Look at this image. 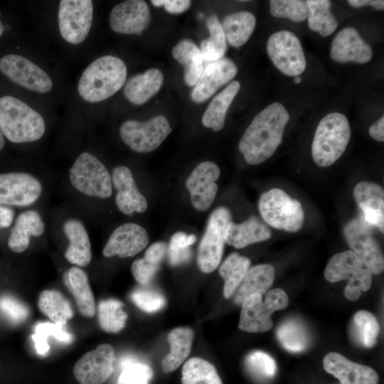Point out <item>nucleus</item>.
Returning a JSON list of instances; mask_svg holds the SVG:
<instances>
[{"instance_id":"1","label":"nucleus","mask_w":384,"mask_h":384,"mask_svg":"<svg viewBox=\"0 0 384 384\" xmlns=\"http://www.w3.org/2000/svg\"><path fill=\"white\" fill-rule=\"evenodd\" d=\"M289 119L288 112L279 102L270 104L254 117L238 146L248 164H260L273 155L282 142Z\"/></svg>"},{"instance_id":"2","label":"nucleus","mask_w":384,"mask_h":384,"mask_svg":"<svg viewBox=\"0 0 384 384\" xmlns=\"http://www.w3.org/2000/svg\"><path fill=\"white\" fill-rule=\"evenodd\" d=\"M127 76V68L121 58L100 56L82 71L77 85L78 95L88 103L104 101L124 86Z\"/></svg>"},{"instance_id":"3","label":"nucleus","mask_w":384,"mask_h":384,"mask_svg":"<svg viewBox=\"0 0 384 384\" xmlns=\"http://www.w3.org/2000/svg\"><path fill=\"white\" fill-rule=\"evenodd\" d=\"M0 126L5 139L14 144L37 142L46 130L43 116L21 99L11 95L0 97Z\"/></svg>"},{"instance_id":"4","label":"nucleus","mask_w":384,"mask_h":384,"mask_svg":"<svg viewBox=\"0 0 384 384\" xmlns=\"http://www.w3.org/2000/svg\"><path fill=\"white\" fill-rule=\"evenodd\" d=\"M351 138V128L346 117L331 112L319 122L312 142L311 155L319 166L327 167L343 154Z\"/></svg>"},{"instance_id":"5","label":"nucleus","mask_w":384,"mask_h":384,"mask_svg":"<svg viewBox=\"0 0 384 384\" xmlns=\"http://www.w3.org/2000/svg\"><path fill=\"white\" fill-rule=\"evenodd\" d=\"M68 181L74 191L87 198L107 199L112 195L111 174L90 151H82L75 157L68 171Z\"/></svg>"},{"instance_id":"6","label":"nucleus","mask_w":384,"mask_h":384,"mask_svg":"<svg viewBox=\"0 0 384 384\" xmlns=\"http://www.w3.org/2000/svg\"><path fill=\"white\" fill-rule=\"evenodd\" d=\"M324 275L331 283L348 279L344 295L349 301L357 300L361 292L368 291L372 284V273L364 267L363 262L351 250L332 256L326 265Z\"/></svg>"},{"instance_id":"7","label":"nucleus","mask_w":384,"mask_h":384,"mask_svg":"<svg viewBox=\"0 0 384 384\" xmlns=\"http://www.w3.org/2000/svg\"><path fill=\"white\" fill-rule=\"evenodd\" d=\"M258 206L263 220L274 228L295 233L302 227L304 213L301 203L280 188L263 193Z\"/></svg>"},{"instance_id":"8","label":"nucleus","mask_w":384,"mask_h":384,"mask_svg":"<svg viewBox=\"0 0 384 384\" xmlns=\"http://www.w3.org/2000/svg\"><path fill=\"white\" fill-rule=\"evenodd\" d=\"M238 327L250 333L265 332L272 327L271 315L276 311L285 309L289 297L282 289H274L267 292L265 300L259 294L247 297L242 302Z\"/></svg>"},{"instance_id":"9","label":"nucleus","mask_w":384,"mask_h":384,"mask_svg":"<svg viewBox=\"0 0 384 384\" xmlns=\"http://www.w3.org/2000/svg\"><path fill=\"white\" fill-rule=\"evenodd\" d=\"M171 131L169 121L163 115L156 116L146 122L128 119L122 122L119 129L122 141L138 153L155 150Z\"/></svg>"},{"instance_id":"10","label":"nucleus","mask_w":384,"mask_h":384,"mask_svg":"<svg viewBox=\"0 0 384 384\" xmlns=\"http://www.w3.org/2000/svg\"><path fill=\"white\" fill-rule=\"evenodd\" d=\"M230 221V212L225 207H219L210 214L197 255V263L201 272L210 273L219 266L225 243L226 228Z\"/></svg>"},{"instance_id":"11","label":"nucleus","mask_w":384,"mask_h":384,"mask_svg":"<svg viewBox=\"0 0 384 384\" xmlns=\"http://www.w3.org/2000/svg\"><path fill=\"white\" fill-rule=\"evenodd\" d=\"M0 73L16 85L33 92L47 93L53 87L51 76L21 55L6 54L0 58Z\"/></svg>"},{"instance_id":"12","label":"nucleus","mask_w":384,"mask_h":384,"mask_svg":"<svg viewBox=\"0 0 384 384\" xmlns=\"http://www.w3.org/2000/svg\"><path fill=\"white\" fill-rule=\"evenodd\" d=\"M93 12L92 1H60L58 9V25L62 38L71 45L82 43L91 29Z\"/></svg>"},{"instance_id":"13","label":"nucleus","mask_w":384,"mask_h":384,"mask_svg":"<svg viewBox=\"0 0 384 384\" xmlns=\"http://www.w3.org/2000/svg\"><path fill=\"white\" fill-rule=\"evenodd\" d=\"M44 191L41 180L34 174L14 171L0 174V206L30 207Z\"/></svg>"},{"instance_id":"14","label":"nucleus","mask_w":384,"mask_h":384,"mask_svg":"<svg viewBox=\"0 0 384 384\" xmlns=\"http://www.w3.org/2000/svg\"><path fill=\"white\" fill-rule=\"evenodd\" d=\"M268 56L275 67L288 76H299L306 65L299 39L292 32L279 31L270 36L267 42Z\"/></svg>"},{"instance_id":"15","label":"nucleus","mask_w":384,"mask_h":384,"mask_svg":"<svg viewBox=\"0 0 384 384\" xmlns=\"http://www.w3.org/2000/svg\"><path fill=\"white\" fill-rule=\"evenodd\" d=\"M348 245L372 274H378L384 270V258L378 241L361 218L348 221L343 228Z\"/></svg>"},{"instance_id":"16","label":"nucleus","mask_w":384,"mask_h":384,"mask_svg":"<svg viewBox=\"0 0 384 384\" xmlns=\"http://www.w3.org/2000/svg\"><path fill=\"white\" fill-rule=\"evenodd\" d=\"M114 350L110 344L99 345L75 364L73 374L80 384H103L112 374Z\"/></svg>"},{"instance_id":"17","label":"nucleus","mask_w":384,"mask_h":384,"mask_svg":"<svg viewBox=\"0 0 384 384\" xmlns=\"http://www.w3.org/2000/svg\"><path fill=\"white\" fill-rule=\"evenodd\" d=\"M220 171L213 161L199 164L188 176L186 187L188 189L191 204L199 211L207 210L213 203L217 192Z\"/></svg>"},{"instance_id":"18","label":"nucleus","mask_w":384,"mask_h":384,"mask_svg":"<svg viewBox=\"0 0 384 384\" xmlns=\"http://www.w3.org/2000/svg\"><path fill=\"white\" fill-rule=\"evenodd\" d=\"M151 13L143 0H127L115 5L110 14V26L117 33L141 35L149 26Z\"/></svg>"},{"instance_id":"19","label":"nucleus","mask_w":384,"mask_h":384,"mask_svg":"<svg viewBox=\"0 0 384 384\" xmlns=\"http://www.w3.org/2000/svg\"><path fill=\"white\" fill-rule=\"evenodd\" d=\"M149 242V235L142 225L126 223L115 228L110 235L103 250L106 257H130L143 250Z\"/></svg>"},{"instance_id":"20","label":"nucleus","mask_w":384,"mask_h":384,"mask_svg":"<svg viewBox=\"0 0 384 384\" xmlns=\"http://www.w3.org/2000/svg\"><path fill=\"white\" fill-rule=\"evenodd\" d=\"M111 177L119 210L129 215L144 213L147 208V201L139 191L131 169L124 165L117 166L113 169Z\"/></svg>"},{"instance_id":"21","label":"nucleus","mask_w":384,"mask_h":384,"mask_svg":"<svg viewBox=\"0 0 384 384\" xmlns=\"http://www.w3.org/2000/svg\"><path fill=\"white\" fill-rule=\"evenodd\" d=\"M61 230L68 241L64 252L65 260L79 267L89 265L92 256V246L83 221L75 216L67 217L62 222Z\"/></svg>"},{"instance_id":"22","label":"nucleus","mask_w":384,"mask_h":384,"mask_svg":"<svg viewBox=\"0 0 384 384\" xmlns=\"http://www.w3.org/2000/svg\"><path fill=\"white\" fill-rule=\"evenodd\" d=\"M238 68L227 58L210 62L193 89L191 97L193 102L201 103L210 97L220 87L229 82L236 75Z\"/></svg>"},{"instance_id":"23","label":"nucleus","mask_w":384,"mask_h":384,"mask_svg":"<svg viewBox=\"0 0 384 384\" xmlns=\"http://www.w3.org/2000/svg\"><path fill=\"white\" fill-rule=\"evenodd\" d=\"M324 370L341 384H378L379 376L372 368L353 362L336 352L327 353L323 359Z\"/></svg>"},{"instance_id":"24","label":"nucleus","mask_w":384,"mask_h":384,"mask_svg":"<svg viewBox=\"0 0 384 384\" xmlns=\"http://www.w3.org/2000/svg\"><path fill=\"white\" fill-rule=\"evenodd\" d=\"M354 199L362 212V220L369 227L384 230V190L378 183L363 181L353 189Z\"/></svg>"},{"instance_id":"25","label":"nucleus","mask_w":384,"mask_h":384,"mask_svg":"<svg viewBox=\"0 0 384 384\" xmlns=\"http://www.w3.org/2000/svg\"><path fill=\"white\" fill-rule=\"evenodd\" d=\"M331 58L341 63L364 64L372 58L371 47L353 27H346L334 37L331 45Z\"/></svg>"},{"instance_id":"26","label":"nucleus","mask_w":384,"mask_h":384,"mask_svg":"<svg viewBox=\"0 0 384 384\" xmlns=\"http://www.w3.org/2000/svg\"><path fill=\"white\" fill-rule=\"evenodd\" d=\"M46 224L41 213L36 209H26L18 214L7 239L9 248L16 253L25 252L32 238L43 235Z\"/></svg>"},{"instance_id":"27","label":"nucleus","mask_w":384,"mask_h":384,"mask_svg":"<svg viewBox=\"0 0 384 384\" xmlns=\"http://www.w3.org/2000/svg\"><path fill=\"white\" fill-rule=\"evenodd\" d=\"M163 81V73L157 68L134 75L123 86L124 97L133 105H143L159 92Z\"/></svg>"},{"instance_id":"28","label":"nucleus","mask_w":384,"mask_h":384,"mask_svg":"<svg viewBox=\"0 0 384 384\" xmlns=\"http://www.w3.org/2000/svg\"><path fill=\"white\" fill-rule=\"evenodd\" d=\"M270 229L257 217L252 216L241 223L229 222L225 230V242L237 249L269 240Z\"/></svg>"},{"instance_id":"29","label":"nucleus","mask_w":384,"mask_h":384,"mask_svg":"<svg viewBox=\"0 0 384 384\" xmlns=\"http://www.w3.org/2000/svg\"><path fill=\"white\" fill-rule=\"evenodd\" d=\"M274 279V268L270 264H261L249 269L233 294V301L241 304L253 294L262 296L272 286Z\"/></svg>"},{"instance_id":"30","label":"nucleus","mask_w":384,"mask_h":384,"mask_svg":"<svg viewBox=\"0 0 384 384\" xmlns=\"http://www.w3.org/2000/svg\"><path fill=\"white\" fill-rule=\"evenodd\" d=\"M66 285L72 293L80 314L92 318L96 312L95 302L87 273L77 266L66 273Z\"/></svg>"},{"instance_id":"31","label":"nucleus","mask_w":384,"mask_h":384,"mask_svg":"<svg viewBox=\"0 0 384 384\" xmlns=\"http://www.w3.org/2000/svg\"><path fill=\"white\" fill-rule=\"evenodd\" d=\"M172 56L184 67V81L188 86H195L204 66L200 48L190 39H183L172 49Z\"/></svg>"},{"instance_id":"32","label":"nucleus","mask_w":384,"mask_h":384,"mask_svg":"<svg viewBox=\"0 0 384 384\" xmlns=\"http://www.w3.org/2000/svg\"><path fill=\"white\" fill-rule=\"evenodd\" d=\"M193 337V331L188 327H178L170 331L167 336L170 351L161 361L164 372L171 373L183 363L191 352Z\"/></svg>"},{"instance_id":"33","label":"nucleus","mask_w":384,"mask_h":384,"mask_svg":"<svg viewBox=\"0 0 384 384\" xmlns=\"http://www.w3.org/2000/svg\"><path fill=\"white\" fill-rule=\"evenodd\" d=\"M240 88V82L234 80L211 100L202 117L203 126L211 128L214 132L223 128L228 109Z\"/></svg>"},{"instance_id":"34","label":"nucleus","mask_w":384,"mask_h":384,"mask_svg":"<svg viewBox=\"0 0 384 384\" xmlns=\"http://www.w3.org/2000/svg\"><path fill=\"white\" fill-rule=\"evenodd\" d=\"M221 25L226 41L238 48L250 38L255 28L256 18L252 13L242 11L226 16Z\"/></svg>"},{"instance_id":"35","label":"nucleus","mask_w":384,"mask_h":384,"mask_svg":"<svg viewBox=\"0 0 384 384\" xmlns=\"http://www.w3.org/2000/svg\"><path fill=\"white\" fill-rule=\"evenodd\" d=\"M38 306L40 311L56 324L65 326L73 316L70 302L56 290L42 291L38 297Z\"/></svg>"},{"instance_id":"36","label":"nucleus","mask_w":384,"mask_h":384,"mask_svg":"<svg viewBox=\"0 0 384 384\" xmlns=\"http://www.w3.org/2000/svg\"><path fill=\"white\" fill-rule=\"evenodd\" d=\"M166 245L156 242L149 246L142 259L135 260L131 267L132 275L139 284H149L156 273L166 252Z\"/></svg>"},{"instance_id":"37","label":"nucleus","mask_w":384,"mask_h":384,"mask_svg":"<svg viewBox=\"0 0 384 384\" xmlns=\"http://www.w3.org/2000/svg\"><path fill=\"white\" fill-rule=\"evenodd\" d=\"M250 268V259L237 252L231 253L222 263L219 274L224 281L223 293L226 299L233 295Z\"/></svg>"},{"instance_id":"38","label":"nucleus","mask_w":384,"mask_h":384,"mask_svg":"<svg viewBox=\"0 0 384 384\" xmlns=\"http://www.w3.org/2000/svg\"><path fill=\"white\" fill-rule=\"evenodd\" d=\"M308 25L311 30L322 36L332 34L338 26L334 15L331 11V1L328 0H307Z\"/></svg>"},{"instance_id":"39","label":"nucleus","mask_w":384,"mask_h":384,"mask_svg":"<svg viewBox=\"0 0 384 384\" xmlns=\"http://www.w3.org/2000/svg\"><path fill=\"white\" fill-rule=\"evenodd\" d=\"M50 337L64 344H69L73 340V335L65 328V326L48 321L38 322L34 326L31 338L38 355L42 356L48 355L50 351L48 341Z\"/></svg>"},{"instance_id":"40","label":"nucleus","mask_w":384,"mask_h":384,"mask_svg":"<svg viewBox=\"0 0 384 384\" xmlns=\"http://www.w3.org/2000/svg\"><path fill=\"white\" fill-rule=\"evenodd\" d=\"M181 372L182 384H223L215 367L198 357L188 359Z\"/></svg>"},{"instance_id":"41","label":"nucleus","mask_w":384,"mask_h":384,"mask_svg":"<svg viewBox=\"0 0 384 384\" xmlns=\"http://www.w3.org/2000/svg\"><path fill=\"white\" fill-rule=\"evenodd\" d=\"M351 331L356 343L368 348L376 343L380 326L373 314L361 310L357 311L352 319Z\"/></svg>"},{"instance_id":"42","label":"nucleus","mask_w":384,"mask_h":384,"mask_svg":"<svg viewBox=\"0 0 384 384\" xmlns=\"http://www.w3.org/2000/svg\"><path fill=\"white\" fill-rule=\"evenodd\" d=\"M206 26L210 37L201 41L200 50L203 60L210 63L223 58L227 43L222 25L216 16L211 15L208 18Z\"/></svg>"},{"instance_id":"43","label":"nucleus","mask_w":384,"mask_h":384,"mask_svg":"<svg viewBox=\"0 0 384 384\" xmlns=\"http://www.w3.org/2000/svg\"><path fill=\"white\" fill-rule=\"evenodd\" d=\"M277 338L287 351L297 353L305 350L309 338L304 326L296 319H288L277 329Z\"/></svg>"},{"instance_id":"44","label":"nucleus","mask_w":384,"mask_h":384,"mask_svg":"<svg viewBox=\"0 0 384 384\" xmlns=\"http://www.w3.org/2000/svg\"><path fill=\"white\" fill-rule=\"evenodd\" d=\"M123 306L122 302L114 299L102 300L98 304V321L103 331L118 333L124 328L128 315Z\"/></svg>"},{"instance_id":"45","label":"nucleus","mask_w":384,"mask_h":384,"mask_svg":"<svg viewBox=\"0 0 384 384\" xmlns=\"http://www.w3.org/2000/svg\"><path fill=\"white\" fill-rule=\"evenodd\" d=\"M245 366L250 375L257 380H271L277 372L274 358L262 351H255L247 354Z\"/></svg>"},{"instance_id":"46","label":"nucleus","mask_w":384,"mask_h":384,"mask_svg":"<svg viewBox=\"0 0 384 384\" xmlns=\"http://www.w3.org/2000/svg\"><path fill=\"white\" fill-rule=\"evenodd\" d=\"M270 4V13L274 17L288 18L294 22H302L307 18L306 1L271 0Z\"/></svg>"},{"instance_id":"47","label":"nucleus","mask_w":384,"mask_h":384,"mask_svg":"<svg viewBox=\"0 0 384 384\" xmlns=\"http://www.w3.org/2000/svg\"><path fill=\"white\" fill-rule=\"evenodd\" d=\"M195 235H187L178 232L173 235L168 248L169 262L173 266L181 265L188 261L191 256L189 246L195 243Z\"/></svg>"},{"instance_id":"48","label":"nucleus","mask_w":384,"mask_h":384,"mask_svg":"<svg viewBox=\"0 0 384 384\" xmlns=\"http://www.w3.org/2000/svg\"><path fill=\"white\" fill-rule=\"evenodd\" d=\"M130 299L139 309L147 313L158 311L166 304L164 296L150 289H136L130 294Z\"/></svg>"},{"instance_id":"49","label":"nucleus","mask_w":384,"mask_h":384,"mask_svg":"<svg viewBox=\"0 0 384 384\" xmlns=\"http://www.w3.org/2000/svg\"><path fill=\"white\" fill-rule=\"evenodd\" d=\"M0 314L11 324H19L28 319L30 310L16 297L3 294L0 296Z\"/></svg>"},{"instance_id":"50","label":"nucleus","mask_w":384,"mask_h":384,"mask_svg":"<svg viewBox=\"0 0 384 384\" xmlns=\"http://www.w3.org/2000/svg\"><path fill=\"white\" fill-rule=\"evenodd\" d=\"M153 370L147 364L132 362L127 363L118 377L117 384H149Z\"/></svg>"},{"instance_id":"51","label":"nucleus","mask_w":384,"mask_h":384,"mask_svg":"<svg viewBox=\"0 0 384 384\" xmlns=\"http://www.w3.org/2000/svg\"><path fill=\"white\" fill-rule=\"evenodd\" d=\"M191 4L189 0H164V6L171 14H181L188 9Z\"/></svg>"},{"instance_id":"52","label":"nucleus","mask_w":384,"mask_h":384,"mask_svg":"<svg viewBox=\"0 0 384 384\" xmlns=\"http://www.w3.org/2000/svg\"><path fill=\"white\" fill-rule=\"evenodd\" d=\"M15 211L8 206H0V229L8 228L14 223Z\"/></svg>"},{"instance_id":"53","label":"nucleus","mask_w":384,"mask_h":384,"mask_svg":"<svg viewBox=\"0 0 384 384\" xmlns=\"http://www.w3.org/2000/svg\"><path fill=\"white\" fill-rule=\"evenodd\" d=\"M370 136L376 141L384 142V117L382 116L369 128Z\"/></svg>"},{"instance_id":"54","label":"nucleus","mask_w":384,"mask_h":384,"mask_svg":"<svg viewBox=\"0 0 384 384\" xmlns=\"http://www.w3.org/2000/svg\"><path fill=\"white\" fill-rule=\"evenodd\" d=\"M348 3L354 8L372 6L377 10H384V1L383 0H348Z\"/></svg>"},{"instance_id":"55","label":"nucleus","mask_w":384,"mask_h":384,"mask_svg":"<svg viewBox=\"0 0 384 384\" xmlns=\"http://www.w3.org/2000/svg\"><path fill=\"white\" fill-rule=\"evenodd\" d=\"M5 144V137L0 126V151L4 149Z\"/></svg>"},{"instance_id":"56","label":"nucleus","mask_w":384,"mask_h":384,"mask_svg":"<svg viewBox=\"0 0 384 384\" xmlns=\"http://www.w3.org/2000/svg\"><path fill=\"white\" fill-rule=\"evenodd\" d=\"M151 2L156 6H164V0H152Z\"/></svg>"},{"instance_id":"57","label":"nucleus","mask_w":384,"mask_h":384,"mask_svg":"<svg viewBox=\"0 0 384 384\" xmlns=\"http://www.w3.org/2000/svg\"><path fill=\"white\" fill-rule=\"evenodd\" d=\"M4 32V26L2 21L0 18V38L3 35Z\"/></svg>"},{"instance_id":"58","label":"nucleus","mask_w":384,"mask_h":384,"mask_svg":"<svg viewBox=\"0 0 384 384\" xmlns=\"http://www.w3.org/2000/svg\"><path fill=\"white\" fill-rule=\"evenodd\" d=\"M301 81H302L301 77H299V76L294 77V83L299 84V83L301 82Z\"/></svg>"}]
</instances>
